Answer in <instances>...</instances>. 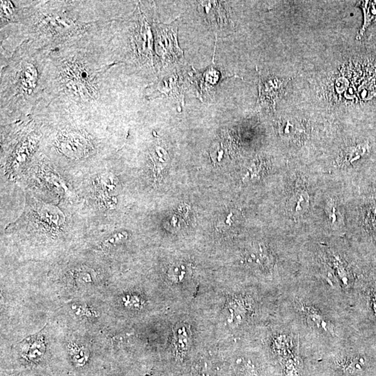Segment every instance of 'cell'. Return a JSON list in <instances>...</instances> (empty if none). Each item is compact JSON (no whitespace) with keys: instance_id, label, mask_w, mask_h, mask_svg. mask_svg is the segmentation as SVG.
Returning a JSON list of instances; mask_svg holds the SVG:
<instances>
[{"instance_id":"obj_1","label":"cell","mask_w":376,"mask_h":376,"mask_svg":"<svg viewBox=\"0 0 376 376\" xmlns=\"http://www.w3.org/2000/svg\"><path fill=\"white\" fill-rule=\"evenodd\" d=\"M283 320L297 332L303 348L332 353L350 344V309L309 282H289L282 288Z\"/></svg>"},{"instance_id":"obj_2","label":"cell","mask_w":376,"mask_h":376,"mask_svg":"<svg viewBox=\"0 0 376 376\" xmlns=\"http://www.w3.org/2000/svg\"><path fill=\"white\" fill-rule=\"evenodd\" d=\"M286 206L291 216L299 217L305 215L310 206V196L306 188L299 186L294 189L288 198Z\"/></svg>"},{"instance_id":"obj_3","label":"cell","mask_w":376,"mask_h":376,"mask_svg":"<svg viewBox=\"0 0 376 376\" xmlns=\"http://www.w3.org/2000/svg\"><path fill=\"white\" fill-rule=\"evenodd\" d=\"M20 347L22 357L32 362H39L45 352V342L41 334L26 338L20 343Z\"/></svg>"},{"instance_id":"obj_4","label":"cell","mask_w":376,"mask_h":376,"mask_svg":"<svg viewBox=\"0 0 376 376\" xmlns=\"http://www.w3.org/2000/svg\"><path fill=\"white\" fill-rule=\"evenodd\" d=\"M60 143L61 149L69 157H82L87 151V141L77 134L62 135Z\"/></svg>"},{"instance_id":"obj_5","label":"cell","mask_w":376,"mask_h":376,"mask_svg":"<svg viewBox=\"0 0 376 376\" xmlns=\"http://www.w3.org/2000/svg\"><path fill=\"white\" fill-rule=\"evenodd\" d=\"M369 146L367 142L347 147L342 154V162L345 165H353L367 156Z\"/></svg>"},{"instance_id":"obj_6","label":"cell","mask_w":376,"mask_h":376,"mask_svg":"<svg viewBox=\"0 0 376 376\" xmlns=\"http://www.w3.org/2000/svg\"><path fill=\"white\" fill-rule=\"evenodd\" d=\"M206 19L211 23L222 24L227 20L226 14L217 2H199Z\"/></svg>"},{"instance_id":"obj_7","label":"cell","mask_w":376,"mask_h":376,"mask_svg":"<svg viewBox=\"0 0 376 376\" xmlns=\"http://www.w3.org/2000/svg\"><path fill=\"white\" fill-rule=\"evenodd\" d=\"M278 131L282 137L289 140H293L298 138L299 135L302 134L303 130L300 124L297 122L285 119L279 122Z\"/></svg>"},{"instance_id":"obj_8","label":"cell","mask_w":376,"mask_h":376,"mask_svg":"<svg viewBox=\"0 0 376 376\" xmlns=\"http://www.w3.org/2000/svg\"><path fill=\"white\" fill-rule=\"evenodd\" d=\"M326 214H327L328 223L335 230L341 229L344 224L342 211H341L339 204H338L335 201L328 202L327 207H326Z\"/></svg>"},{"instance_id":"obj_9","label":"cell","mask_w":376,"mask_h":376,"mask_svg":"<svg viewBox=\"0 0 376 376\" xmlns=\"http://www.w3.org/2000/svg\"><path fill=\"white\" fill-rule=\"evenodd\" d=\"M360 7L364 12V24L361 29L358 39L363 36L366 29L376 20V1L360 2Z\"/></svg>"},{"instance_id":"obj_10","label":"cell","mask_w":376,"mask_h":376,"mask_svg":"<svg viewBox=\"0 0 376 376\" xmlns=\"http://www.w3.org/2000/svg\"><path fill=\"white\" fill-rule=\"evenodd\" d=\"M69 353L74 364L77 366H83L87 363L89 358V351L87 349L77 344H70L68 345Z\"/></svg>"},{"instance_id":"obj_11","label":"cell","mask_w":376,"mask_h":376,"mask_svg":"<svg viewBox=\"0 0 376 376\" xmlns=\"http://www.w3.org/2000/svg\"><path fill=\"white\" fill-rule=\"evenodd\" d=\"M263 81V80H262ZM274 80L269 79L262 82V85L261 84V97H266L265 98L272 99L274 100V97H278V91L280 90V86L282 85V83L279 82V80Z\"/></svg>"},{"instance_id":"obj_12","label":"cell","mask_w":376,"mask_h":376,"mask_svg":"<svg viewBox=\"0 0 376 376\" xmlns=\"http://www.w3.org/2000/svg\"><path fill=\"white\" fill-rule=\"evenodd\" d=\"M152 155L153 161H154L155 165V171L159 172L158 170L160 171V169L165 167L167 160H169V157H168L165 151H164L160 146L155 147L154 149L152 151Z\"/></svg>"},{"instance_id":"obj_13","label":"cell","mask_w":376,"mask_h":376,"mask_svg":"<svg viewBox=\"0 0 376 376\" xmlns=\"http://www.w3.org/2000/svg\"><path fill=\"white\" fill-rule=\"evenodd\" d=\"M186 328H179L177 329V331L175 332V338H177L176 339V348H177L178 351L182 350V352L186 351L188 345V333H187Z\"/></svg>"},{"instance_id":"obj_14","label":"cell","mask_w":376,"mask_h":376,"mask_svg":"<svg viewBox=\"0 0 376 376\" xmlns=\"http://www.w3.org/2000/svg\"><path fill=\"white\" fill-rule=\"evenodd\" d=\"M371 308L374 314L376 315V291L373 294L371 300Z\"/></svg>"}]
</instances>
